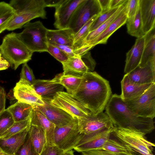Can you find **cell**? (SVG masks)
<instances>
[{
  "instance_id": "11",
  "label": "cell",
  "mask_w": 155,
  "mask_h": 155,
  "mask_svg": "<svg viewBox=\"0 0 155 155\" xmlns=\"http://www.w3.org/2000/svg\"><path fill=\"white\" fill-rule=\"evenodd\" d=\"M114 128L98 131L88 134H84L74 149L79 153L101 149L110 137Z\"/></svg>"
},
{
  "instance_id": "57",
  "label": "cell",
  "mask_w": 155,
  "mask_h": 155,
  "mask_svg": "<svg viewBox=\"0 0 155 155\" xmlns=\"http://www.w3.org/2000/svg\"></svg>"
},
{
  "instance_id": "46",
  "label": "cell",
  "mask_w": 155,
  "mask_h": 155,
  "mask_svg": "<svg viewBox=\"0 0 155 155\" xmlns=\"http://www.w3.org/2000/svg\"><path fill=\"white\" fill-rule=\"evenodd\" d=\"M94 47L93 46L87 44H84L81 47L74 50L75 55L81 57L89 52Z\"/></svg>"
},
{
  "instance_id": "13",
  "label": "cell",
  "mask_w": 155,
  "mask_h": 155,
  "mask_svg": "<svg viewBox=\"0 0 155 155\" xmlns=\"http://www.w3.org/2000/svg\"><path fill=\"white\" fill-rule=\"evenodd\" d=\"M84 0H63L55 7V21L56 28H68L71 19L76 9Z\"/></svg>"
},
{
  "instance_id": "56",
  "label": "cell",
  "mask_w": 155,
  "mask_h": 155,
  "mask_svg": "<svg viewBox=\"0 0 155 155\" xmlns=\"http://www.w3.org/2000/svg\"><path fill=\"white\" fill-rule=\"evenodd\" d=\"M148 155H154L153 154V153H152V154H148Z\"/></svg>"
},
{
  "instance_id": "31",
  "label": "cell",
  "mask_w": 155,
  "mask_h": 155,
  "mask_svg": "<svg viewBox=\"0 0 155 155\" xmlns=\"http://www.w3.org/2000/svg\"><path fill=\"white\" fill-rule=\"evenodd\" d=\"M82 80V76L64 75L63 73L59 79V83L66 90L67 93L74 95L78 89Z\"/></svg>"
},
{
  "instance_id": "19",
  "label": "cell",
  "mask_w": 155,
  "mask_h": 155,
  "mask_svg": "<svg viewBox=\"0 0 155 155\" xmlns=\"http://www.w3.org/2000/svg\"><path fill=\"white\" fill-rule=\"evenodd\" d=\"M37 18H47L46 12L45 8L16 13L8 25L6 30L13 31L21 28L25 24L30 22L31 20Z\"/></svg>"
},
{
  "instance_id": "30",
  "label": "cell",
  "mask_w": 155,
  "mask_h": 155,
  "mask_svg": "<svg viewBox=\"0 0 155 155\" xmlns=\"http://www.w3.org/2000/svg\"><path fill=\"white\" fill-rule=\"evenodd\" d=\"M126 24L127 33L137 38L144 35L139 8L135 15L127 18Z\"/></svg>"
},
{
  "instance_id": "14",
  "label": "cell",
  "mask_w": 155,
  "mask_h": 155,
  "mask_svg": "<svg viewBox=\"0 0 155 155\" xmlns=\"http://www.w3.org/2000/svg\"><path fill=\"white\" fill-rule=\"evenodd\" d=\"M45 104L35 107L41 112L56 127L64 126L71 121L73 118L62 109L51 105L48 99H43Z\"/></svg>"
},
{
  "instance_id": "20",
  "label": "cell",
  "mask_w": 155,
  "mask_h": 155,
  "mask_svg": "<svg viewBox=\"0 0 155 155\" xmlns=\"http://www.w3.org/2000/svg\"><path fill=\"white\" fill-rule=\"evenodd\" d=\"M31 125L38 126L44 130L46 138L47 144L54 145L55 125L41 112L33 107L31 116Z\"/></svg>"
},
{
  "instance_id": "6",
  "label": "cell",
  "mask_w": 155,
  "mask_h": 155,
  "mask_svg": "<svg viewBox=\"0 0 155 155\" xmlns=\"http://www.w3.org/2000/svg\"><path fill=\"white\" fill-rule=\"evenodd\" d=\"M83 135L79 131L78 119L75 117L66 125L55 127L54 134V144L66 152L74 149Z\"/></svg>"
},
{
  "instance_id": "17",
  "label": "cell",
  "mask_w": 155,
  "mask_h": 155,
  "mask_svg": "<svg viewBox=\"0 0 155 155\" xmlns=\"http://www.w3.org/2000/svg\"><path fill=\"white\" fill-rule=\"evenodd\" d=\"M153 83L140 84L131 81L125 74L121 81L122 99L126 101L136 98L144 93Z\"/></svg>"
},
{
  "instance_id": "10",
  "label": "cell",
  "mask_w": 155,
  "mask_h": 155,
  "mask_svg": "<svg viewBox=\"0 0 155 155\" xmlns=\"http://www.w3.org/2000/svg\"><path fill=\"white\" fill-rule=\"evenodd\" d=\"M78 119L79 131L83 134H88L114 127L109 117L103 112Z\"/></svg>"
},
{
  "instance_id": "54",
  "label": "cell",
  "mask_w": 155,
  "mask_h": 155,
  "mask_svg": "<svg viewBox=\"0 0 155 155\" xmlns=\"http://www.w3.org/2000/svg\"><path fill=\"white\" fill-rule=\"evenodd\" d=\"M62 155H74V151L72 150L66 152H64Z\"/></svg>"
},
{
  "instance_id": "21",
  "label": "cell",
  "mask_w": 155,
  "mask_h": 155,
  "mask_svg": "<svg viewBox=\"0 0 155 155\" xmlns=\"http://www.w3.org/2000/svg\"><path fill=\"white\" fill-rule=\"evenodd\" d=\"M139 6L145 35L155 27V0H139Z\"/></svg>"
},
{
  "instance_id": "2",
  "label": "cell",
  "mask_w": 155,
  "mask_h": 155,
  "mask_svg": "<svg viewBox=\"0 0 155 155\" xmlns=\"http://www.w3.org/2000/svg\"><path fill=\"white\" fill-rule=\"evenodd\" d=\"M105 109V113L115 127L136 130L145 135L155 128L153 119L137 115L128 107L120 95H111Z\"/></svg>"
},
{
  "instance_id": "29",
  "label": "cell",
  "mask_w": 155,
  "mask_h": 155,
  "mask_svg": "<svg viewBox=\"0 0 155 155\" xmlns=\"http://www.w3.org/2000/svg\"><path fill=\"white\" fill-rule=\"evenodd\" d=\"M9 4L16 13L46 8L44 0H12Z\"/></svg>"
},
{
  "instance_id": "51",
  "label": "cell",
  "mask_w": 155,
  "mask_h": 155,
  "mask_svg": "<svg viewBox=\"0 0 155 155\" xmlns=\"http://www.w3.org/2000/svg\"><path fill=\"white\" fill-rule=\"evenodd\" d=\"M10 66L9 63L3 57L0 52V71L6 70Z\"/></svg>"
},
{
  "instance_id": "41",
  "label": "cell",
  "mask_w": 155,
  "mask_h": 155,
  "mask_svg": "<svg viewBox=\"0 0 155 155\" xmlns=\"http://www.w3.org/2000/svg\"><path fill=\"white\" fill-rule=\"evenodd\" d=\"M16 154L37 155L32 147L28 133L24 143L18 150Z\"/></svg>"
},
{
  "instance_id": "33",
  "label": "cell",
  "mask_w": 155,
  "mask_h": 155,
  "mask_svg": "<svg viewBox=\"0 0 155 155\" xmlns=\"http://www.w3.org/2000/svg\"><path fill=\"white\" fill-rule=\"evenodd\" d=\"M127 1L121 5L116 12L108 20L97 28L90 32L85 40L84 44H87L93 40L102 33L122 12L125 7Z\"/></svg>"
},
{
  "instance_id": "43",
  "label": "cell",
  "mask_w": 155,
  "mask_h": 155,
  "mask_svg": "<svg viewBox=\"0 0 155 155\" xmlns=\"http://www.w3.org/2000/svg\"><path fill=\"white\" fill-rule=\"evenodd\" d=\"M64 153L55 144H46L40 155H62Z\"/></svg>"
},
{
  "instance_id": "22",
  "label": "cell",
  "mask_w": 155,
  "mask_h": 155,
  "mask_svg": "<svg viewBox=\"0 0 155 155\" xmlns=\"http://www.w3.org/2000/svg\"><path fill=\"white\" fill-rule=\"evenodd\" d=\"M125 8V6L119 16L99 35L88 43L84 44L91 45L94 47L98 44H106L108 38L113 33L126 24L127 17Z\"/></svg>"
},
{
  "instance_id": "44",
  "label": "cell",
  "mask_w": 155,
  "mask_h": 155,
  "mask_svg": "<svg viewBox=\"0 0 155 155\" xmlns=\"http://www.w3.org/2000/svg\"><path fill=\"white\" fill-rule=\"evenodd\" d=\"M82 155H136L117 153L103 150H94L83 151L81 153Z\"/></svg>"
},
{
  "instance_id": "18",
  "label": "cell",
  "mask_w": 155,
  "mask_h": 155,
  "mask_svg": "<svg viewBox=\"0 0 155 155\" xmlns=\"http://www.w3.org/2000/svg\"><path fill=\"white\" fill-rule=\"evenodd\" d=\"M144 45V35L136 39L134 45L126 53L124 72L128 74L140 64Z\"/></svg>"
},
{
  "instance_id": "24",
  "label": "cell",
  "mask_w": 155,
  "mask_h": 155,
  "mask_svg": "<svg viewBox=\"0 0 155 155\" xmlns=\"http://www.w3.org/2000/svg\"><path fill=\"white\" fill-rule=\"evenodd\" d=\"M29 130L16 134L7 139H0V148L6 154L16 155L24 143Z\"/></svg>"
},
{
  "instance_id": "47",
  "label": "cell",
  "mask_w": 155,
  "mask_h": 155,
  "mask_svg": "<svg viewBox=\"0 0 155 155\" xmlns=\"http://www.w3.org/2000/svg\"><path fill=\"white\" fill-rule=\"evenodd\" d=\"M51 45L56 47L61 50L68 56L69 58L75 56L74 53V49L72 46L57 44Z\"/></svg>"
},
{
  "instance_id": "32",
  "label": "cell",
  "mask_w": 155,
  "mask_h": 155,
  "mask_svg": "<svg viewBox=\"0 0 155 155\" xmlns=\"http://www.w3.org/2000/svg\"><path fill=\"white\" fill-rule=\"evenodd\" d=\"M16 14L15 10L9 3L0 2V34L6 30Z\"/></svg>"
},
{
  "instance_id": "4",
  "label": "cell",
  "mask_w": 155,
  "mask_h": 155,
  "mask_svg": "<svg viewBox=\"0 0 155 155\" xmlns=\"http://www.w3.org/2000/svg\"><path fill=\"white\" fill-rule=\"evenodd\" d=\"M22 31L16 33L18 38L33 53L47 52V29L40 21L29 22Z\"/></svg>"
},
{
  "instance_id": "48",
  "label": "cell",
  "mask_w": 155,
  "mask_h": 155,
  "mask_svg": "<svg viewBox=\"0 0 155 155\" xmlns=\"http://www.w3.org/2000/svg\"><path fill=\"white\" fill-rule=\"evenodd\" d=\"M6 94L3 88L0 86V113L5 109Z\"/></svg>"
},
{
  "instance_id": "55",
  "label": "cell",
  "mask_w": 155,
  "mask_h": 155,
  "mask_svg": "<svg viewBox=\"0 0 155 155\" xmlns=\"http://www.w3.org/2000/svg\"><path fill=\"white\" fill-rule=\"evenodd\" d=\"M6 154L0 147V155H5Z\"/></svg>"
},
{
  "instance_id": "16",
  "label": "cell",
  "mask_w": 155,
  "mask_h": 155,
  "mask_svg": "<svg viewBox=\"0 0 155 155\" xmlns=\"http://www.w3.org/2000/svg\"><path fill=\"white\" fill-rule=\"evenodd\" d=\"M127 74L131 81L137 84L155 83V60L150 61L144 67L138 66Z\"/></svg>"
},
{
  "instance_id": "50",
  "label": "cell",
  "mask_w": 155,
  "mask_h": 155,
  "mask_svg": "<svg viewBox=\"0 0 155 155\" xmlns=\"http://www.w3.org/2000/svg\"><path fill=\"white\" fill-rule=\"evenodd\" d=\"M46 7H56L60 5L63 0H44Z\"/></svg>"
},
{
  "instance_id": "42",
  "label": "cell",
  "mask_w": 155,
  "mask_h": 155,
  "mask_svg": "<svg viewBox=\"0 0 155 155\" xmlns=\"http://www.w3.org/2000/svg\"><path fill=\"white\" fill-rule=\"evenodd\" d=\"M139 8V0H128L125 6L127 18L135 15Z\"/></svg>"
},
{
  "instance_id": "49",
  "label": "cell",
  "mask_w": 155,
  "mask_h": 155,
  "mask_svg": "<svg viewBox=\"0 0 155 155\" xmlns=\"http://www.w3.org/2000/svg\"><path fill=\"white\" fill-rule=\"evenodd\" d=\"M101 10V13L104 12L110 9V0H98Z\"/></svg>"
},
{
  "instance_id": "28",
  "label": "cell",
  "mask_w": 155,
  "mask_h": 155,
  "mask_svg": "<svg viewBox=\"0 0 155 155\" xmlns=\"http://www.w3.org/2000/svg\"><path fill=\"white\" fill-rule=\"evenodd\" d=\"M33 106L17 101L7 109L11 114L15 122L25 120L31 115Z\"/></svg>"
},
{
  "instance_id": "7",
  "label": "cell",
  "mask_w": 155,
  "mask_h": 155,
  "mask_svg": "<svg viewBox=\"0 0 155 155\" xmlns=\"http://www.w3.org/2000/svg\"><path fill=\"white\" fill-rule=\"evenodd\" d=\"M125 102L138 116L153 119L155 117V83L141 95Z\"/></svg>"
},
{
  "instance_id": "3",
  "label": "cell",
  "mask_w": 155,
  "mask_h": 155,
  "mask_svg": "<svg viewBox=\"0 0 155 155\" xmlns=\"http://www.w3.org/2000/svg\"><path fill=\"white\" fill-rule=\"evenodd\" d=\"M0 52L15 70L21 64L27 63L31 60L33 53L14 32L4 37L0 45Z\"/></svg>"
},
{
  "instance_id": "27",
  "label": "cell",
  "mask_w": 155,
  "mask_h": 155,
  "mask_svg": "<svg viewBox=\"0 0 155 155\" xmlns=\"http://www.w3.org/2000/svg\"><path fill=\"white\" fill-rule=\"evenodd\" d=\"M28 134L34 151L37 155H40L47 144L44 130L38 126L31 125Z\"/></svg>"
},
{
  "instance_id": "37",
  "label": "cell",
  "mask_w": 155,
  "mask_h": 155,
  "mask_svg": "<svg viewBox=\"0 0 155 155\" xmlns=\"http://www.w3.org/2000/svg\"><path fill=\"white\" fill-rule=\"evenodd\" d=\"M15 122L11 114L7 109L0 113V137Z\"/></svg>"
},
{
  "instance_id": "34",
  "label": "cell",
  "mask_w": 155,
  "mask_h": 155,
  "mask_svg": "<svg viewBox=\"0 0 155 155\" xmlns=\"http://www.w3.org/2000/svg\"><path fill=\"white\" fill-rule=\"evenodd\" d=\"M100 150L117 153L128 155L135 154L131 149L125 146L117 139H111L110 137Z\"/></svg>"
},
{
  "instance_id": "26",
  "label": "cell",
  "mask_w": 155,
  "mask_h": 155,
  "mask_svg": "<svg viewBox=\"0 0 155 155\" xmlns=\"http://www.w3.org/2000/svg\"><path fill=\"white\" fill-rule=\"evenodd\" d=\"M64 75L82 76L89 71V69L81 57L76 55L69 58L65 62L62 63Z\"/></svg>"
},
{
  "instance_id": "23",
  "label": "cell",
  "mask_w": 155,
  "mask_h": 155,
  "mask_svg": "<svg viewBox=\"0 0 155 155\" xmlns=\"http://www.w3.org/2000/svg\"><path fill=\"white\" fill-rule=\"evenodd\" d=\"M74 34L69 28L57 30L48 29L47 39L48 44L73 46Z\"/></svg>"
},
{
  "instance_id": "36",
  "label": "cell",
  "mask_w": 155,
  "mask_h": 155,
  "mask_svg": "<svg viewBox=\"0 0 155 155\" xmlns=\"http://www.w3.org/2000/svg\"><path fill=\"white\" fill-rule=\"evenodd\" d=\"M31 116L25 120L15 122L0 137V139H7L16 134L29 130L31 125Z\"/></svg>"
},
{
  "instance_id": "40",
  "label": "cell",
  "mask_w": 155,
  "mask_h": 155,
  "mask_svg": "<svg viewBox=\"0 0 155 155\" xmlns=\"http://www.w3.org/2000/svg\"><path fill=\"white\" fill-rule=\"evenodd\" d=\"M20 78L25 80L32 85L36 80L32 70L27 63H24L22 65L20 74Z\"/></svg>"
},
{
  "instance_id": "45",
  "label": "cell",
  "mask_w": 155,
  "mask_h": 155,
  "mask_svg": "<svg viewBox=\"0 0 155 155\" xmlns=\"http://www.w3.org/2000/svg\"><path fill=\"white\" fill-rule=\"evenodd\" d=\"M81 57L88 67L89 70L93 71L96 66V63L91 56L90 52L89 51Z\"/></svg>"
},
{
  "instance_id": "1",
  "label": "cell",
  "mask_w": 155,
  "mask_h": 155,
  "mask_svg": "<svg viewBox=\"0 0 155 155\" xmlns=\"http://www.w3.org/2000/svg\"><path fill=\"white\" fill-rule=\"evenodd\" d=\"M109 82L95 71L82 75L80 86L72 96L93 114L103 112L111 96Z\"/></svg>"
},
{
  "instance_id": "8",
  "label": "cell",
  "mask_w": 155,
  "mask_h": 155,
  "mask_svg": "<svg viewBox=\"0 0 155 155\" xmlns=\"http://www.w3.org/2000/svg\"><path fill=\"white\" fill-rule=\"evenodd\" d=\"M48 100L51 105L62 109L73 118L79 119L92 114L71 94L63 91L58 92L52 99Z\"/></svg>"
},
{
  "instance_id": "25",
  "label": "cell",
  "mask_w": 155,
  "mask_h": 155,
  "mask_svg": "<svg viewBox=\"0 0 155 155\" xmlns=\"http://www.w3.org/2000/svg\"><path fill=\"white\" fill-rule=\"evenodd\" d=\"M144 45L139 66L144 67L152 60H155V27L144 35Z\"/></svg>"
},
{
  "instance_id": "35",
  "label": "cell",
  "mask_w": 155,
  "mask_h": 155,
  "mask_svg": "<svg viewBox=\"0 0 155 155\" xmlns=\"http://www.w3.org/2000/svg\"><path fill=\"white\" fill-rule=\"evenodd\" d=\"M99 15L92 17L74 35L72 46L74 50L81 47L84 44L85 40L90 32L92 24Z\"/></svg>"
},
{
  "instance_id": "5",
  "label": "cell",
  "mask_w": 155,
  "mask_h": 155,
  "mask_svg": "<svg viewBox=\"0 0 155 155\" xmlns=\"http://www.w3.org/2000/svg\"><path fill=\"white\" fill-rule=\"evenodd\" d=\"M119 141L134 152L141 155L152 154L154 143L149 141L141 132L114 127L111 133Z\"/></svg>"
},
{
  "instance_id": "12",
  "label": "cell",
  "mask_w": 155,
  "mask_h": 155,
  "mask_svg": "<svg viewBox=\"0 0 155 155\" xmlns=\"http://www.w3.org/2000/svg\"><path fill=\"white\" fill-rule=\"evenodd\" d=\"M13 91L14 96L18 101L33 106H41L45 104L32 85L23 79H20L16 83Z\"/></svg>"
},
{
  "instance_id": "53",
  "label": "cell",
  "mask_w": 155,
  "mask_h": 155,
  "mask_svg": "<svg viewBox=\"0 0 155 155\" xmlns=\"http://www.w3.org/2000/svg\"><path fill=\"white\" fill-rule=\"evenodd\" d=\"M7 98L10 101L16 99L14 95L13 89L10 91L7 96Z\"/></svg>"
},
{
  "instance_id": "39",
  "label": "cell",
  "mask_w": 155,
  "mask_h": 155,
  "mask_svg": "<svg viewBox=\"0 0 155 155\" xmlns=\"http://www.w3.org/2000/svg\"><path fill=\"white\" fill-rule=\"evenodd\" d=\"M47 52L61 63L66 62L69 58L68 56L61 50L49 44H48Z\"/></svg>"
},
{
  "instance_id": "52",
  "label": "cell",
  "mask_w": 155,
  "mask_h": 155,
  "mask_svg": "<svg viewBox=\"0 0 155 155\" xmlns=\"http://www.w3.org/2000/svg\"><path fill=\"white\" fill-rule=\"evenodd\" d=\"M127 0H110V9L118 7L125 3Z\"/></svg>"
},
{
  "instance_id": "15",
  "label": "cell",
  "mask_w": 155,
  "mask_h": 155,
  "mask_svg": "<svg viewBox=\"0 0 155 155\" xmlns=\"http://www.w3.org/2000/svg\"><path fill=\"white\" fill-rule=\"evenodd\" d=\"M61 73L57 74L51 80H36L32 86L36 93L43 99H51L64 87L59 83Z\"/></svg>"
},
{
  "instance_id": "38",
  "label": "cell",
  "mask_w": 155,
  "mask_h": 155,
  "mask_svg": "<svg viewBox=\"0 0 155 155\" xmlns=\"http://www.w3.org/2000/svg\"><path fill=\"white\" fill-rule=\"evenodd\" d=\"M120 6L110 9L106 12L101 13L92 24L90 29V32L97 28L108 20L116 12Z\"/></svg>"
},
{
  "instance_id": "9",
  "label": "cell",
  "mask_w": 155,
  "mask_h": 155,
  "mask_svg": "<svg viewBox=\"0 0 155 155\" xmlns=\"http://www.w3.org/2000/svg\"><path fill=\"white\" fill-rule=\"evenodd\" d=\"M101 12L98 0H84L74 11L68 28L74 35L94 16Z\"/></svg>"
}]
</instances>
